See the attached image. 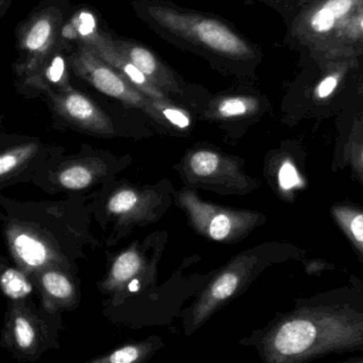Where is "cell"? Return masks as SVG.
I'll return each mask as SVG.
<instances>
[{
    "label": "cell",
    "mask_w": 363,
    "mask_h": 363,
    "mask_svg": "<svg viewBox=\"0 0 363 363\" xmlns=\"http://www.w3.org/2000/svg\"><path fill=\"white\" fill-rule=\"evenodd\" d=\"M264 363H311L333 355H363V288L303 298L257 339Z\"/></svg>",
    "instance_id": "obj_1"
},
{
    "label": "cell",
    "mask_w": 363,
    "mask_h": 363,
    "mask_svg": "<svg viewBox=\"0 0 363 363\" xmlns=\"http://www.w3.org/2000/svg\"><path fill=\"white\" fill-rule=\"evenodd\" d=\"M72 200H17L0 194V225L13 264L32 277L48 268L74 273L80 233Z\"/></svg>",
    "instance_id": "obj_2"
},
{
    "label": "cell",
    "mask_w": 363,
    "mask_h": 363,
    "mask_svg": "<svg viewBox=\"0 0 363 363\" xmlns=\"http://www.w3.org/2000/svg\"><path fill=\"white\" fill-rule=\"evenodd\" d=\"M131 6L136 17L162 40L204 57L216 67L249 74L262 61L260 45L220 15L170 0H132Z\"/></svg>",
    "instance_id": "obj_3"
},
{
    "label": "cell",
    "mask_w": 363,
    "mask_h": 363,
    "mask_svg": "<svg viewBox=\"0 0 363 363\" xmlns=\"http://www.w3.org/2000/svg\"><path fill=\"white\" fill-rule=\"evenodd\" d=\"M63 313H51L33 298L8 301L4 315L0 349L19 362L33 363L51 350H60Z\"/></svg>",
    "instance_id": "obj_4"
},
{
    "label": "cell",
    "mask_w": 363,
    "mask_h": 363,
    "mask_svg": "<svg viewBox=\"0 0 363 363\" xmlns=\"http://www.w3.org/2000/svg\"><path fill=\"white\" fill-rule=\"evenodd\" d=\"M362 6L363 0H317L285 23L284 45L317 59Z\"/></svg>",
    "instance_id": "obj_5"
},
{
    "label": "cell",
    "mask_w": 363,
    "mask_h": 363,
    "mask_svg": "<svg viewBox=\"0 0 363 363\" xmlns=\"http://www.w3.org/2000/svg\"><path fill=\"white\" fill-rule=\"evenodd\" d=\"M68 64L76 76L100 93L115 98L125 106L140 108L157 121H164L160 110L164 102L155 101L145 96L91 47L74 48L68 55Z\"/></svg>",
    "instance_id": "obj_6"
},
{
    "label": "cell",
    "mask_w": 363,
    "mask_h": 363,
    "mask_svg": "<svg viewBox=\"0 0 363 363\" xmlns=\"http://www.w3.org/2000/svg\"><path fill=\"white\" fill-rule=\"evenodd\" d=\"M61 153V147L42 138L0 130V191L31 183L36 172Z\"/></svg>",
    "instance_id": "obj_7"
},
{
    "label": "cell",
    "mask_w": 363,
    "mask_h": 363,
    "mask_svg": "<svg viewBox=\"0 0 363 363\" xmlns=\"http://www.w3.org/2000/svg\"><path fill=\"white\" fill-rule=\"evenodd\" d=\"M180 202L196 230L219 242L236 241L245 236L258 225L262 216L204 202L190 191L182 192Z\"/></svg>",
    "instance_id": "obj_8"
},
{
    "label": "cell",
    "mask_w": 363,
    "mask_h": 363,
    "mask_svg": "<svg viewBox=\"0 0 363 363\" xmlns=\"http://www.w3.org/2000/svg\"><path fill=\"white\" fill-rule=\"evenodd\" d=\"M256 262L257 260L254 256H240L209 283L188 311L185 319L187 334H191L200 328L213 313L240 291L253 274Z\"/></svg>",
    "instance_id": "obj_9"
},
{
    "label": "cell",
    "mask_w": 363,
    "mask_h": 363,
    "mask_svg": "<svg viewBox=\"0 0 363 363\" xmlns=\"http://www.w3.org/2000/svg\"><path fill=\"white\" fill-rule=\"evenodd\" d=\"M42 97L57 128L66 125L98 136L114 133L108 115L91 98L72 87L66 91H47Z\"/></svg>",
    "instance_id": "obj_10"
},
{
    "label": "cell",
    "mask_w": 363,
    "mask_h": 363,
    "mask_svg": "<svg viewBox=\"0 0 363 363\" xmlns=\"http://www.w3.org/2000/svg\"><path fill=\"white\" fill-rule=\"evenodd\" d=\"M100 166L91 157H66L63 153L49 160L31 184L47 194L78 192L89 189L99 179Z\"/></svg>",
    "instance_id": "obj_11"
},
{
    "label": "cell",
    "mask_w": 363,
    "mask_h": 363,
    "mask_svg": "<svg viewBox=\"0 0 363 363\" xmlns=\"http://www.w3.org/2000/svg\"><path fill=\"white\" fill-rule=\"evenodd\" d=\"M60 11L47 12L33 17L23 28L19 38V48L23 57L16 64L17 79L27 76L38 67L55 49L60 26L63 25Z\"/></svg>",
    "instance_id": "obj_12"
},
{
    "label": "cell",
    "mask_w": 363,
    "mask_h": 363,
    "mask_svg": "<svg viewBox=\"0 0 363 363\" xmlns=\"http://www.w3.org/2000/svg\"><path fill=\"white\" fill-rule=\"evenodd\" d=\"M113 44L117 51L134 64L160 91L166 95H182L184 93L183 81L150 47L133 38L115 33Z\"/></svg>",
    "instance_id": "obj_13"
},
{
    "label": "cell",
    "mask_w": 363,
    "mask_h": 363,
    "mask_svg": "<svg viewBox=\"0 0 363 363\" xmlns=\"http://www.w3.org/2000/svg\"><path fill=\"white\" fill-rule=\"evenodd\" d=\"M38 305L51 313L74 311L80 304V290L74 273L48 268L31 277Z\"/></svg>",
    "instance_id": "obj_14"
},
{
    "label": "cell",
    "mask_w": 363,
    "mask_h": 363,
    "mask_svg": "<svg viewBox=\"0 0 363 363\" xmlns=\"http://www.w3.org/2000/svg\"><path fill=\"white\" fill-rule=\"evenodd\" d=\"M63 47H57L40 66L23 78L17 79L16 89L28 98L42 97L47 91H61L72 89L68 74V57Z\"/></svg>",
    "instance_id": "obj_15"
},
{
    "label": "cell",
    "mask_w": 363,
    "mask_h": 363,
    "mask_svg": "<svg viewBox=\"0 0 363 363\" xmlns=\"http://www.w3.org/2000/svg\"><path fill=\"white\" fill-rule=\"evenodd\" d=\"M112 34L113 31L104 25L100 15L89 6L77 10L60 29L62 42L72 43L74 49L80 46L97 48Z\"/></svg>",
    "instance_id": "obj_16"
},
{
    "label": "cell",
    "mask_w": 363,
    "mask_h": 363,
    "mask_svg": "<svg viewBox=\"0 0 363 363\" xmlns=\"http://www.w3.org/2000/svg\"><path fill=\"white\" fill-rule=\"evenodd\" d=\"M185 172L190 180L198 183L232 184L233 179L241 181L236 164L211 150H196L186 157Z\"/></svg>",
    "instance_id": "obj_17"
},
{
    "label": "cell",
    "mask_w": 363,
    "mask_h": 363,
    "mask_svg": "<svg viewBox=\"0 0 363 363\" xmlns=\"http://www.w3.org/2000/svg\"><path fill=\"white\" fill-rule=\"evenodd\" d=\"M113 35L104 40L99 47L94 49L104 61L108 62L117 72H121L134 87L142 91L145 96L157 102H170L166 94L160 91L134 64L125 59L117 51L113 44Z\"/></svg>",
    "instance_id": "obj_18"
},
{
    "label": "cell",
    "mask_w": 363,
    "mask_h": 363,
    "mask_svg": "<svg viewBox=\"0 0 363 363\" xmlns=\"http://www.w3.org/2000/svg\"><path fill=\"white\" fill-rule=\"evenodd\" d=\"M144 268V259L136 250H128L113 262L108 277L101 284L102 291H123Z\"/></svg>",
    "instance_id": "obj_19"
},
{
    "label": "cell",
    "mask_w": 363,
    "mask_h": 363,
    "mask_svg": "<svg viewBox=\"0 0 363 363\" xmlns=\"http://www.w3.org/2000/svg\"><path fill=\"white\" fill-rule=\"evenodd\" d=\"M338 52H352L357 57L363 55V6L339 30L328 50L313 61H320Z\"/></svg>",
    "instance_id": "obj_20"
},
{
    "label": "cell",
    "mask_w": 363,
    "mask_h": 363,
    "mask_svg": "<svg viewBox=\"0 0 363 363\" xmlns=\"http://www.w3.org/2000/svg\"><path fill=\"white\" fill-rule=\"evenodd\" d=\"M163 345L161 339L151 338L123 345L106 355L85 363H145Z\"/></svg>",
    "instance_id": "obj_21"
},
{
    "label": "cell",
    "mask_w": 363,
    "mask_h": 363,
    "mask_svg": "<svg viewBox=\"0 0 363 363\" xmlns=\"http://www.w3.org/2000/svg\"><path fill=\"white\" fill-rule=\"evenodd\" d=\"M0 294L8 301L26 300L36 296L31 277L13 264L0 273Z\"/></svg>",
    "instance_id": "obj_22"
},
{
    "label": "cell",
    "mask_w": 363,
    "mask_h": 363,
    "mask_svg": "<svg viewBox=\"0 0 363 363\" xmlns=\"http://www.w3.org/2000/svg\"><path fill=\"white\" fill-rule=\"evenodd\" d=\"M332 213L339 228L363 256V209L337 204L332 207Z\"/></svg>",
    "instance_id": "obj_23"
},
{
    "label": "cell",
    "mask_w": 363,
    "mask_h": 363,
    "mask_svg": "<svg viewBox=\"0 0 363 363\" xmlns=\"http://www.w3.org/2000/svg\"><path fill=\"white\" fill-rule=\"evenodd\" d=\"M259 106V101L254 96H224L213 104V115L222 119L239 118L257 112Z\"/></svg>",
    "instance_id": "obj_24"
},
{
    "label": "cell",
    "mask_w": 363,
    "mask_h": 363,
    "mask_svg": "<svg viewBox=\"0 0 363 363\" xmlns=\"http://www.w3.org/2000/svg\"><path fill=\"white\" fill-rule=\"evenodd\" d=\"M148 199L134 189H121L108 200L106 209L112 215L131 218L140 215L146 209Z\"/></svg>",
    "instance_id": "obj_25"
},
{
    "label": "cell",
    "mask_w": 363,
    "mask_h": 363,
    "mask_svg": "<svg viewBox=\"0 0 363 363\" xmlns=\"http://www.w3.org/2000/svg\"><path fill=\"white\" fill-rule=\"evenodd\" d=\"M317 0H245V4H259L272 9L279 13L283 18L284 23L294 18L296 14L311 6Z\"/></svg>",
    "instance_id": "obj_26"
},
{
    "label": "cell",
    "mask_w": 363,
    "mask_h": 363,
    "mask_svg": "<svg viewBox=\"0 0 363 363\" xmlns=\"http://www.w3.org/2000/svg\"><path fill=\"white\" fill-rule=\"evenodd\" d=\"M160 110H161L163 121L165 123L168 121V123H172V125L179 128V129H187L190 123H191L187 113L184 112L181 108H177L172 102L161 104Z\"/></svg>",
    "instance_id": "obj_27"
},
{
    "label": "cell",
    "mask_w": 363,
    "mask_h": 363,
    "mask_svg": "<svg viewBox=\"0 0 363 363\" xmlns=\"http://www.w3.org/2000/svg\"><path fill=\"white\" fill-rule=\"evenodd\" d=\"M301 183L302 181H301L300 176H298L294 164L289 161L283 163L279 172V184L281 189L288 191V190L298 187Z\"/></svg>",
    "instance_id": "obj_28"
},
{
    "label": "cell",
    "mask_w": 363,
    "mask_h": 363,
    "mask_svg": "<svg viewBox=\"0 0 363 363\" xmlns=\"http://www.w3.org/2000/svg\"><path fill=\"white\" fill-rule=\"evenodd\" d=\"M330 266L326 262H321V260H313L311 264L307 266V272L309 274H320L323 272L326 269H330Z\"/></svg>",
    "instance_id": "obj_29"
},
{
    "label": "cell",
    "mask_w": 363,
    "mask_h": 363,
    "mask_svg": "<svg viewBox=\"0 0 363 363\" xmlns=\"http://www.w3.org/2000/svg\"><path fill=\"white\" fill-rule=\"evenodd\" d=\"M357 161H356V165H357L358 172L363 176V143L362 146H360L359 151H358L357 155Z\"/></svg>",
    "instance_id": "obj_30"
},
{
    "label": "cell",
    "mask_w": 363,
    "mask_h": 363,
    "mask_svg": "<svg viewBox=\"0 0 363 363\" xmlns=\"http://www.w3.org/2000/svg\"><path fill=\"white\" fill-rule=\"evenodd\" d=\"M10 258L6 257V256H4V254L0 252V273H1V271L4 270L6 267H8L9 264H11Z\"/></svg>",
    "instance_id": "obj_31"
},
{
    "label": "cell",
    "mask_w": 363,
    "mask_h": 363,
    "mask_svg": "<svg viewBox=\"0 0 363 363\" xmlns=\"http://www.w3.org/2000/svg\"><path fill=\"white\" fill-rule=\"evenodd\" d=\"M334 363H363V355L356 356V357L347 358V359L342 360V362Z\"/></svg>",
    "instance_id": "obj_32"
},
{
    "label": "cell",
    "mask_w": 363,
    "mask_h": 363,
    "mask_svg": "<svg viewBox=\"0 0 363 363\" xmlns=\"http://www.w3.org/2000/svg\"><path fill=\"white\" fill-rule=\"evenodd\" d=\"M0 304H1V294H0Z\"/></svg>",
    "instance_id": "obj_33"
}]
</instances>
